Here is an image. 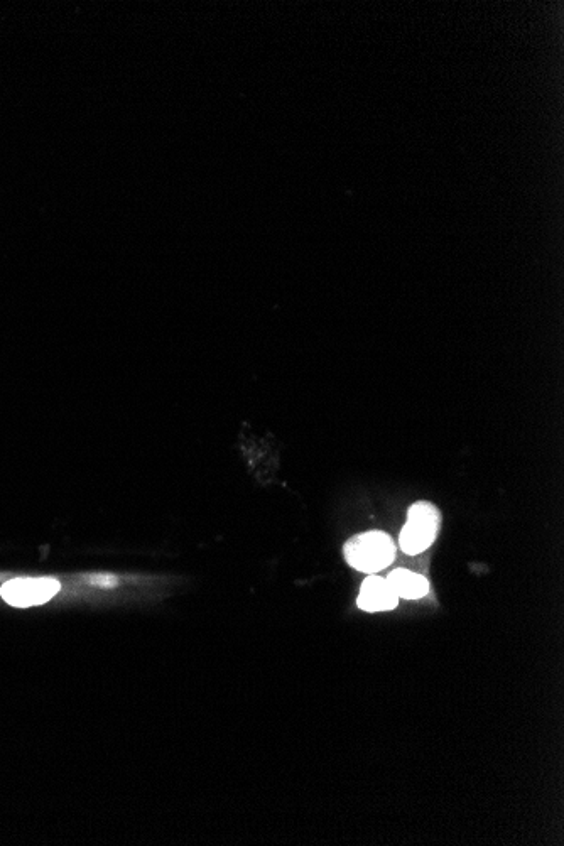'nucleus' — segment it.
<instances>
[{"instance_id": "39448f33", "label": "nucleus", "mask_w": 564, "mask_h": 846, "mask_svg": "<svg viewBox=\"0 0 564 846\" xmlns=\"http://www.w3.org/2000/svg\"><path fill=\"white\" fill-rule=\"evenodd\" d=\"M387 581L397 598L404 600H419L429 592V581L424 576L402 568L392 571L391 575L387 576Z\"/></svg>"}, {"instance_id": "f257e3e1", "label": "nucleus", "mask_w": 564, "mask_h": 846, "mask_svg": "<svg viewBox=\"0 0 564 846\" xmlns=\"http://www.w3.org/2000/svg\"><path fill=\"white\" fill-rule=\"evenodd\" d=\"M347 563L362 573H379L396 558V548L386 532H362L348 539L343 548Z\"/></svg>"}, {"instance_id": "7ed1b4c3", "label": "nucleus", "mask_w": 564, "mask_h": 846, "mask_svg": "<svg viewBox=\"0 0 564 846\" xmlns=\"http://www.w3.org/2000/svg\"><path fill=\"white\" fill-rule=\"evenodd\" d=\"M60 592V583L53 578H19L7 581L0 595L14 607H33L48 602Z\"/></svg>"}, {"instance_id": "423d86ee", "label": "nucleus", "mask_w": 564, "mask_h": 846, "mask_svg": "<svg viewBox=\"0 0 564 846\" xmlns=\"http://www.w3.org/2000/svg\"><path fill=\"white\" fill-rule=\"evenodd\" d=\"M88 583L97 588H115L119 585V578L115 575H107V573H97V575L88 576Z\"/></svg>"}, {"instance_id": "20e7f679", "label": "nucleus", "mask_w": 564, "mask_h": 846, "mask_svg": "<svg viewBox=\"0 0 564 846\" xmlns=\"http://www.w3.org/2000/svg\"><path fill=\"white\" fill-rule=\"evenodd\" d=\"M399 603L396 593L392 590L387 578L370 575L365 578L357 598V605L364 612H387L394 610Z\"/></svg>"}, {"instance_id": "f03ea898", "label": "nucleus", "mask_w": 564, "mask_h": 846, "mask_svg": "<svg viewBox=\"0 0 564 846\" xmlns=\"http://www.w3.org/2000/svg\"><path fill=\"white\" fill-rule=\"evenodd\" d=\"M441 526V514L436 505L426 500L411 505L406 526L402 527L399 546L406 554L423 553L434 543Z\"/></svg>"}]
</instances>
